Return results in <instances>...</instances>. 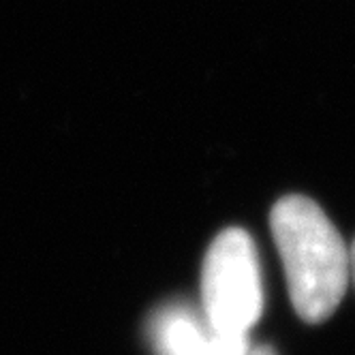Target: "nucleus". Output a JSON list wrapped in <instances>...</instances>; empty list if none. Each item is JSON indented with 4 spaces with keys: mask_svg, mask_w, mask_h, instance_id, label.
Wrapping results in <instances>:
<instances>
[{
    "mask_svg": "<svg viewBox=\"0 0 355 355\" xmlns=\"http://www.w3.org/2000/svg\"><path fill=\"white\" fill-rule=\"evenodd\" d=\"M349 257H351V274H353V281H355V242L349 250Z\"/></svg>",
    "mask_w": 355,
    "mask_h": 355,
    "instance_id": "obj_5",
    "label": "nucleus"
},
{
    "mask_svg": "<svg viewBox=\"0 0 355 355\" xmlns=\"http://www.w3.org/2000/svg\"><path fill=\"white\" fill-rule=\"evenodd\" d=\"M246 355H276V351L270 345H250Z\"/></svg>",
    "mask_w": 355,
    "mask_h": 355,
    "instance_id": "obj_4",
    "label": "nucleus"
},
{
    "mask_svg": "<svg viewBox=\"0 0 355 355\" xmlns=\"http://www.w3.org/2000/svg\"><path fill=\"white\" fill-rule=\"evenodd\" d=\"M248 347L250 345L246 336H220L210 332L208 343L195 355H246Z\"/></svg>",
    "mask_w": 355,
    "mask_h": 355,
    "instance_id": "obj_3",
    "label": "nucleus"
},
{
    "mask_svg": "<svg viewBox=\"0 0 355 355\" xmlns=\"http://www.w3.org/2000/svg\"><path fill=\"white\" fill-rule=\"evenodd\" d=\"M270 227L297 317L313 325L323 323L343 302L351 276V257L338 230L304 195L278 199Z\"/></svg>",
    "mask_w": 355,
    "mask_h": 355,
    "instance_id": "obj_1",
    "label": "nucleus"
},
{
    "mask_svg": "<svg viewBox=\"0 0 355 355\" xmlns=\"http://www.w3.org/2000/svg\"><path fill=\"white\" fill-rule=\"evenodd\" d=\"M201 304L208 329L220 336H246L263 313L259 257L252 238L230 227L220 232L201 268Z\"/></svg>",
    "mask_w": 355,
    "mask_h": 355,
    "instance_id": "obj_2",
    "label": "nucleus"
}]
</instances>
